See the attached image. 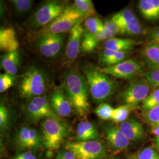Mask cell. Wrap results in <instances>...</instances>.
<instances>
[{
	"mask_svg": "<svg viewBox=\"0 0 159 159\" xmlns=\"http://www.w3.org/2000/svg\"><path fill=\"white\" fill-rule=\"evenodd\" d=\"M61 87L77 113L83 116L89 112L90 91L84 74L76 70L68 71L64 77Z\"/></svg>",
	"mask_w": 159,
	"mask_h": 159,
	"instance_id": "1",
	"label": "cell"
},
{
	"mask_svg": "<svg viewBox=\"0 0 159 159\" xmlns=\"http://www.w3.org/2000/svg\"><path fill=\"white\" fill-rule=\"evenodd\" d=\"M82 70L94 102L102 104L113 95L117 89V83L108 75L91 64H86Z\"/></svg>",
	"mask_w": 159,
	"mask_h": 159,
	"instance_id": "2",
	"label": "cell"
},
{
	"mask_svg": "<svg viewBox=\"0 0 159 159\" xmlns=\"http://www.w3.org/2000/svg\"><path fill=\"white\" fill-rule=\"evenodd\" d=\"M47 87V78L44 71L37 67H31L23 75L19 85L21 96L25 98L41 96Z\"/></svg>",
	"mask_w": 159,
	"mask_h": 159,
	"instance_id": "3",
	"label": "cell"
},
{
	"mask_svg": "<svg viewBox=\"0 0 159 159\" xmlns=\"http://www.w3.org/2000/svg\"><path fill=\"white\" fill-rule=\"evenodd\" d=\"M84 17L78 11L73 5L67 6L51 23L40 29L39 35L47 34H60L70 31L80 21H84Z\"/></svg>",
	"mask_w": 159,
	"mask_h": 159,
	"instance_id": "4",
	"label": "cell"
},
{
	"mask_svg": "<svg viewBox=\"0 0 159 159\" xmlns=\"http://www.w3.org/2000/svg\"><path fill=\"white\" fill-rule=\"evenodd\" d=\"M41 139L45 148L54 150L60 147L67 134V129L60 120L46 119L41 123Z\"/></svg>",
	"mask_w": 159,
	"mask_h": 159,
	"instance_id": "5",
	"label": "cell"
},
{
	"mask_svg": "<svg viewBox=\"0 0 159 159\" xmlns=\"http://www.w3.org/2000/svg\"><path fill=\"white\" fill-rule=\"evenodd\" d=\"M64 2L48 1L44 2L35 11L30 21L31 29L43 28L56 19L67 7Z\"/></svg>",
	"mask_w": 159,
	"mask_h": 159,
	"instance_id": "6",
	"label": "cell"
},
{
	"mask_svg": "<svg viewBox=\"0 0 159 159\" xmlns=\"http://www.w3.org/2000/svg\"><path fill=\"white\" fill-rule=\"evenodd\" d=\"M64 148L74 154L77 159H102L106 156L104 146L97 140L68 142Z\"/></svg>",
	"mask_w": 159,
	"mask_h": 159,
	"instance_id": "7",
	"label": "cell"
},
{
	"mask_svg": "<svg viewBox=\"0 0 159 159\" xmlns=\"http://www.w3.org/2000/svg\"><path fill=\"white\" fill-rule=\"evenodd\" d=\"M151 89L144 78L133 81L120 93L119 96L120 101L124 105L134 107L148 97Z\"/></svg>",
	"mask_w": 159,
	"mask_h": 159,
	"instance_id": "8",
	"label": "cell"
},
{
	"mask_svg": "<svg viewBox=\"0 0 159 159\" xmlns=\"http://www.w3.org/2000/svg\"><path fill=\"white\" fill-rule=\"evenodd\" d=\"M100 70L102 73L116 79L129 80L140 74L143 71L142 64L136 60H125L121 63Z\"/></svg>",
	"mask_w": 159,
	"mask_h": 159,
	"instance_id": "9",
	"label": "cell"
},
{
	"mask_svg": "<svg viewBox=\"0 0 159 159\" xmlns=\"http://www.w3.org/2000/svg\"><path fill=\"white\" fill-rule=\"evenodd\" d=\"M26 112L30 119L35 121L42 119H61L53 110L46 97L41 96L31 99L26 106Z\"/></svg>",
	"mask_w": 159,
	"mask_h": 159,
	"instance_id": "10",
	"label": "cell"
},
{
	"mask_svg": "<svg viewBox=\"0 0 159 159\" xmlns=\"http://www.w3.org/2000/svg\"><path fill=\"white\" fill-rule=\"evenodd\" d=\"M64 41L63 34H44L40 36L37 47L41 54L47 58H54L61 51Z\"/></svg>",
	"mask_w": 159,
	"mask_h": 159,
	"instance_id": "11",
	"label": "cell"
},
{
	"mask_svg": "<svg viewBox=\"0 0 159 159\" xmlns=\"http://www.w3.org/2000/svg\"><path fill=\"white\" fill-rule=\"evenodd\" d=\"M104 135L110 148L114 153L117 154L125 150L129 146V140L117 125H106L103 128Z\"/></svg>",
	"mask_w": 159,
	"mask_h": 159,
	"instance_id": "12",
	"label": "cell"
},
{
	"mask_svg": "<svg viewBox=\"0 0 159 159\" xmlns=\"http://www.w3.org/2000/svg\"><path fill=\"white\" fill-rule=\"evenodd\" d=\"M77 23L70 31L69 38L66 48L65 57L67 61L71 63L74 61L79 54L84 28L82 22Z\"/></svg>",
	"mask_w": 159,
	"mask_h": 159,
	"instance_id": "13",
	"label": "cell"
},
{
	"mask_svg": "<svg viewBox=\"0 0 159 159\" xmlns=\"http://www.w3.org/2000/svg\"><path fill=\"white\" fill-rule=\"evenodd\" d=\"M50 103L53 110L60 118L68 117L73 112V106L61 86L54 89L50 97Z\"/></svg>",
	"mask_w": 159,
	"mask_h": 159,
	"instance_id": "14",
	"label": "cell"
},
{
	"mask_svg": "<svg viewBox=\"0 0 159 159\" xmlns=\"http://www.w3.org/2000/svg\"><path fill=\"white\" fill-rule=\"evenodd\" d=\"M41 137L35 129L29 127H21L17 133V142L21 148L33 149L39 148Z\"/></svg>",
	"mask_w": 159,
	"mask_h": 159,
	"instance_id": "15",
	"label": "cell"
},
{
	"mask_svg": "<svg viewBox=\"0 0 159 159\" xmlns=\"http://www.w3.org/2000/svg\"><path fill=\"white\" fill-rule=\"evenodd\" d=\"M119 127L130 142L140 141L142 140L145 135L142 125L136 120H127L120 123Z\"/></svg>",
	"mask_w": 159,
	"mask_h": 159,
	"instance_id": "16",
	"label": "cell"
},
{
	"mask_svg": "<svg viewBox=\"0 0 159 159\" xmlns=\"http://www.w3.org/2000/svg\"><path fill=\"white\" fill-rule=\"evenodd\" d=\"M19 43L16 37V33L13 27L1 28L0 49L6 52L18 51Z\"/></svg>",
	"mask_w": 159,
	"mask_h": 159,
	"instance_id": "17",
	"label": "cell"
},
{
	"mask_svg": "<svg viewBox=\"0 0 159 159\" xmlns=\"http://www.w3.org/2000/svg\"><path fill=\"white\" fill-rule=\"evenodd\" d=\"M75 137L79 142L93 141L99 137V133L96 126L91 122L83 121L77 125Z\"/></svg>",
	"mask_w": 159,
	"mask_h": 159,
	"instance_id": "18",
	"label": "cell"
},
{
	"mask_svg": "<svg viewBox=\"0 0 159 159\" xmlns=\"http://www.w3.org/2000/svg\"><path fill=\"white\" fill-rule=\"evenodd\" d=\"M143 61L150 69L159 68V47L149 42L141 52Z\"/></svg>",
	"mask_w": 159,
	"mask_h": 159,
	"instance_id": "19",
	"label": "cell"
},
{
	"mask_svg": "<svg viewBox=\"0 0 159 159\" xmlns=\"http://www.w3.org/2000/svg\"><path fill=\"white\" fill-rule=\"evenodd\" d=\"M136 44V41L134 40L114 37L104 41V47L105 49L116 52H129L133 49Z\"/></svg>",
	"mask_w": 159,
	"mask_h": 159,
	"instance_id": "20",
	"label": "cell"
},
{
	"mask_svg": "<svg viewBox=\"0 0 159 159\" xmlns=\"http://www.w3.org/2000/svg\"><path fill=\"white\" fill-rule=\"evenodd\" d=\"M138 8L143 17L148 20L159 19V0H141Z\"/></svg>",
	"mask_w": 159,
	"mask_h": 159,
	"instance_id": "21",
	"label": "cell"
},
{
	"mask_svg": "<svg viewBox=\"0 0 159 159\" xmlns=\"http://www.w3.org/2000/svg\"><path fill=\"white\" fill-rule=\"evenodd\" d=\"M20 66V54L18 51L6 52L1 58V66L6 73L16 75Z\"/></svg>",
	"mask_w": 159,
	"mask_h": 159,
	"instance_id": "22",
	"label": "cell"
},
{
	"mask_svg": "<svg viewBox=\"0 0 159 159\" xmlns=\"http://www.w3.org/2000/svg\"><path fill=\"white\" fill-rule=\"evenodd\" d=\"M73 6L84 17L85 19L93 17L96 14L94 6L91 0H75Z\"/></svg>",
	"mask_w": 159,
	"mask_h": 159,
	"instance_id": "23",
	"label": "cell"
},
{
	"mask_svg": "<svg viewBox=\"0 0 159 159\" xmlns=\"http://www.w3.org/2000/svg\"><path fill=\"white\" fill-rule=\"evenodd\" d=\"M84 28L85 32L97 35L103 31L104 23L100 18L96 16L89 17L84 20Z\"/></svg>",
	"mask_w": 159,
	"mask_h": 159,
	"instance_id": "24",
	"label": "cell"
},
{
	"mask_svg": "<svg viewBox=\"0 0 159 159\" xmlns=\"http://www.w3.org/2000/svg\"><path fill=\"white\" fill-rule=\"evenodd\" d=\"M136 15L134 12L130 9H125L114 14L111 17V20L115 23L120 28L130 23L132 20L136 18Z\"/></svg>",
	"mask_w": 159,
	"mask_h": 159,
	"instance_id": "25",
	"label": "cell"
},
{
	"mask_svg": "<svg viewBox=\"0 0 159 159\" xmlns=\"http://www.w3.org/2000/svg\"><path fill=\"white\" fill-rule=\"evenodd\" d=\"M97 35H93L84 31L81 45V51L85 52H90L96 48L100 43Z\"/></svg>",
	"mask_w": 159,
	"mask_h": 159,
	"instance_id": "26",
	"label": "cell"
},
{
	"mask_svg": "<svg viewBox=\"0 0 159 159\" xmlns=\"http://www.w3.org/2000/svg\"><path fill=\"white\" fill-rule=\"evenodd\" d=\"M133 108V107L130 106L123 105L117 108H114L111 120L114 123L120 124L125 121L129 116L131 110Z\"/></svg>",
	"mask_w": 159,
	"mask_h": 159,
	"instance_id": "27",
	"label": "cell"
},
{
	"mask_svg": "<svg viewBox=\"0 0 159 159\" xmlns=\"http://www.w3.org/2000/svg\"><path fill=\"white\" fill-rule=\"evenodd\" d=\"M159 106V88L154 89L142 102V108L145 111Z\"/></svg>",
	"mask_w": 159,
	"mask_h": 159,
	"instance_id": "28",
	"label": "cell"
},
{
	"mask_svg": "<svg viewBox=\"0 0 159 159\" xmlns=\"http://www.w3.org/2000/svg\"><path fill=\"white\" fill-rule=\"evenodd\" d=\"M143 75L147 80L152 90L159 88V68L150 69L143 73Z\"/></svg>",
	"mask_w": 159,
	"mask_h": 159,
	"instance_id": "29",
	"label": "cell"
},
{
	"mask_svg": "<svg viewBox=\"0 0 159 159\" xmlns=\"http://www.w3.org/2000/svg\"><path fill=\"white\" fill-rule=\"evenodd\" d=\"M121 30L122 34L129 35H139L142 33V27L140 24L139 20L136 18L132 20L130 23L120 28Z\"/></svg>",
	"mask_w": 159,
	"mask_h": 159,
	"instance_id": "30",
	"label": "cell"
},
{
	"mask_svg": "<svg viewBox=\"0 0 159 159\" xmlns=\"http://www.w3.org/2000/svg\"><path fill=\"white\" fill-rule=\"evenodd\" d=\"M114 108L107 103L100 104L95 110L94 113L100 119H111Z\"/></svg>",
	"mask_w": 159,
	"mask_h": 159,
	"instance_id": "31",
	"label": "cell"
},
{
	"mask_svg": "<svg viewBox=\"0 0 159 159\" xmlns=\"http://www.w3.org/2000/svg\"><path fill=\"white\" fill-rule=\"evenodd\" d=\"M11 3L17 14H23L32 8L34 1L31 0H12Z\"/></svg>",
	"mask_w": 159,
	"mask_h": 159,
	"instance_id": "32",
	"label": "cell"
},
{
	"mask_svg": "<svg viewBox=\"0 0 159 159\" xmlns=\"http://www.w3.org/2000/svg\"><path fill=\"white\" fill-rule=\"evenodd\" d=\"M144 118L148 124L153 127L159 126V106L146 111Z\"/></svg>",
	"mask_w": 159,
	"mask_h": 159,
	"instance_id": "33",
	"label": "cell"
},
{
	"mask_svg": "<svg viewBox=\"0 0 159 159\" xmlns=\"http://www.w3.org/2000/svg\"><path fill=\"white\" fill-rule=\"evenodd\" d=\"M15 76L8 73L0 75V93H4L14 85Z\"/></svg>",
	"mask_w": 159,
	"mask_h": 159,
	"instance_id": "34",
	"label": "cell"
},
{
	"mask_svg": "<svg viewBox=\"0 0 159 159\" xmlns=\"http://www.w3.org/2000/svg\"><path fill=\"white\" fill-rule=\"evenodd\" d=\"M136 157L137 159H159V153L156 149L153 148H144Z\"/></svg>",
	"mask_w": 159,
	"mask_h": 159,
	"instance_id": "35",
	"label": "cell"
},
{
	"mask_svg": "<svg viewBox=\"0 0 159 159\" xmlns=\"http://www.w3.org/2000/svg\"><path fill=\"white\" fill-rule=\"evenodd\" d=\"M10 120L9 111L6 105L1 102L0 105V128L1 130H4L7 127Z\"/></svg>",
	"mask_w": 159,
	"mask_h": 159,
	"instance_id": "36",
	"label": "cell"
},
{
	"mask_svg": "<svg viewBox=\"0 0 159 159\" xmlns=\"http://www.w3.org/2000/svg\"><path fill=\"white\" fill-rule=\"evenodd\" d=\"M128 55L129 52H116V54L110 58H109L103 65L106 66V67L116 65L125 60V59L128 56Z\"/></svg>",
	"mask_w": 159,
	"mask_h": 159,
	"instance_id": "37",
	"label": "cell"
},
{
	"mask_svg": "<svg viewBox=\"0 0 159 159\" xmlns=\"http://www.w3.org/2000/svg\"><path fill=\"white\" fill-rule=\"evenodd\" d=\"M104 30L116 35L119 34H122L121 30L111 20L106 21L104 23Z\"/></svg>",
	"mask_w": 159,
	"mask_h": 159,
	"instance_id": "38",
	"label": "cell"
},
{
	"mask_svg": "<svg viewBox=\"0 0 159 159\" xmlns=\"http://www.w3.org/2000/svg\"><path fill=\"white\" fill-rule=\"evenodd\" d=\"M56 159H77L74 154L65 149L57 154Z\"/></svg>",
	"mask_w": 159,
	"mask_h": 159,
	"instance_id": "39",
	"label": "cell"
},
{
	"mask_svg": "<svg viewBox=\"0 0 159 159\" xmlns=\"http://www.w3.org/2000/svg\"><path fill=\"white\" fill-rule=\"evenodd\" d=\"M12 159H37V158L31 152H25L24 153L18 154Z\"/></svg>",
	"mask_w": 159,
	"mask_h": 159,
	"instance_id": "40",
	"label": "cell"
},
{
	"mask_svg": "<svg viewBox=\"0 0 159 159\" xmlns=\"http://www.w3.org/2000/svg\"><path fill=\"white\" fill-rule=\"evenodd\" d=\"M159 40V28L155 30L152 35V40Z\"/></svg>",
	"mask_w": 159,
	"mask_h": 159,
	"instance_id": "41",
	"label": "cell"
},
{
	"mask_svg": "<svg viewBox=\"0 0 159 159\" xmlns=\"http://www.w3.org/2000/svg\"><path fill=\"white\" fill-rule=\"evenodd\" d=\"M152 133L156 137H159V126L153 127L152 129Z\"/></svg>",
	"mask_w": 159,
	"mask_h": 159,
	"instance_id": "42",
	"label": "cell"
},
{
	"mask_svg": "<svg viewBox=\"0 0 159 159\" xmlns=\"http://www.w3.org/2000/svg\"><path fill=\"white\" fill-rule=\"evenodd\" d=\"M155 142V147L157 151H159V137H156L154 139Z\"/></svg>",
	"mask_w": 159,
	"mask_h": 159,
	"instance_id": "43",
	"label": "cell"
},
{
	"mask_svg": "<svg viewBox=\"0 0 159 159\" xmlns=\"http://www.w3.org/2000/svg\"><path fill=\"white\" fill-rule=\"evenodd\" d=\"M151 43L155 44L156 45H157V46L159 47V40L158 39H156V40H152L150 41Z\"/></svg>",
	"mask_w": 159,
	"mask_h": 159,
	"instance_id": "44",
	"label": "cell"
},
{
	"mask_svg": "<svg viewBox=\"0 0 159 159\" xmlns=\"http://www.w3.org/2000/svg\"><path fill=\"white\" fill-rule=\"evenodd\" d=\"M131 159H137L136 157L135 156V157H132Z\"/></svg>",
	"mask_w": 159,
	"mask_h": 159,
	"instance_id": "45",
	"label": "cell"
}]
</instances>
